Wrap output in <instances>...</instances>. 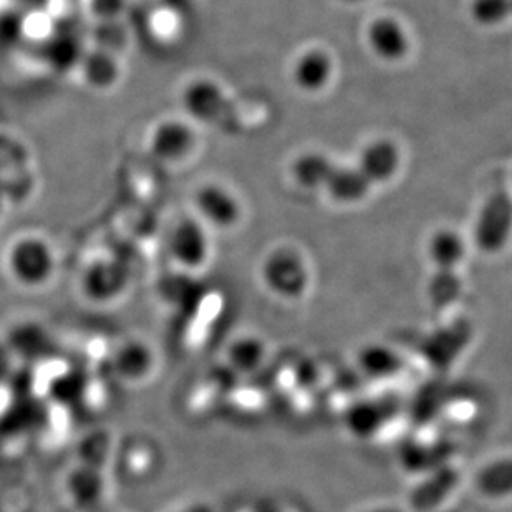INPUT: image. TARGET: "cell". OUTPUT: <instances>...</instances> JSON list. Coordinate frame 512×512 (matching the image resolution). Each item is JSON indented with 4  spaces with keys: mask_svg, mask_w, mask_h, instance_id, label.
Instances as JSON below:
<instances>
[{
    "mask_svg": "<svg viewBox=\"0 0 512 512\" xmlns=\"http://www.w3.org/2000/svg\"><path fill=\"white\" fill-rule=\"evenodd\" d=\"M5 271L20 289H45L54 282L58 256L49 237L39 232H25L10 242L5 252Z\"/></svg>",
    "mask_w": 512,
    "mask_h": 512,
    "instance_id": "6da1fadb",
    "label": "cell"
},
{
    "mask_svg": "<svg viewBox=\"0 0 512 512\" xmlns=\"http://www.w3.org/2000/svg\"><path fill=\"white\" fill-rule=\"evenodd\" d=\"M261 281L279 299L300 300L307 294L312 281L309 262L297 247H274L262 261Z\"/></svg>",
    "mask_w": 512,
    "mask_h": 512,
    "instance_id": "7a4b0ae2",
    "label": "cell"
},
{
    "mask_svg": "<svg viewBox=\"0 0 512 512\" xmlns=\"http://www.w3.org/2000/svg\"><path fill=\"white\" fill-rule=\"evenodd\" d=\"M198 148V128L188 116H163L148 133V150L161 165H186Z\"/></svg>",
    "mask_w": 512,
    "mask_h": 512,
    "instance_id": "3957f363",
    "label": "cell"
},
{
    "mask_svg": "<svg viewBox=\"0 0 512 512\" xmlns=\"http://www.w3.org/2000/svg\"><path fill=\"white\" fill-rule=\"evenodd\" d=\"M512 241V194L498 189L484 198L473 224V244L484 256H498Z\"/></svg>",
    "mask_w": 512,
    "mask_h": 512,
    "instance_id": "277c9868",
    "label": "cell"
},
{
    "mask_svg": "<svg viewBox=\"0 0 512 512\" xmlns=\"http://www.w3.org/2000/svg\"><path fill=\"white\" fill-rule=\"evenodd\" d=\"M166 251L174 266L184 272H198L208 266L213 254L211 229L194 214H186L173 226L166 237Z\"/></svg>",
    "mask_w": 512,
    "mask_h": 512,
    "instance_id": "5b68a950",
    "label": "cell"
},
{
    "mask_svg": "<svg viewBox=\"0 0 512 512\" xmlns=\"http://www.w3.org/2000/svg\"><path fill=\"white\" fill-rule=\"evenodd\" d=\"M193 214L211 231L228 232L241 224L244 216L241 199L228 184L206 181L193 194Z\"/></svg>",
    "mask_w": 512,
    "mask_h": 512,
    "instance_id": "8992f818",
    "label": "cell"
},
{
    "mask_svg": "<svg viewBox=\"0 0 512 512\" xmlns=\"http://www.w3.org/2000/svg\"><path fill=\"white\" fill-rule=\"evenodd\" d=\"M131 274L123 262L113 257H100L88 262L80 277L85 299L95 305H112L128 292Z\"/></svg>",
    "mask_w": 512,
    "mask_h": 512,
    "instance_id": "52a82bcc",
    "label": "cell"
},
{
    "mask_svg": "<svg viewBox=\"0 0 512 512\" xmlns=\"http://www.w3.org/2000/svg\"><path fill=\"white\" fill-rule=\"evenodd\" d=\"M365 44L373 57L387 65H397L410 57L413 49L410 30L395 15H377L365 29Z\"/></svg>",
    "mask_w": 512,
    "mask_h": 512,
    "instance_id": "ba28073f",
    "label": "cell"
},
{
    "mask_svg": "<svg viewBox=\"0 0 512 512\" xmlns=\"http://www.w3.org/2000/svg\"><path fill=\"white\" fill-rule=\"evenodd\" d=\"M112 372L118 382L128 387H140L153 378L158 368V353L143 339H126L113 350Z\"/></svg>",
    "mask_w": 512,
    "mask_h": 512,
    "instance_id": "9c48e42d",
    "label": "cell"
},
{
    "mask_svg": "<svg viewBox=\"0 0 512 512\" xmlns=\"http://www.w3.org/2000/svg\"><path fill=\"white\" fill-rule=\"evenodd\" d=\"M337 72L334 55L324 47H309L290 65V80L299 92L319 95L332 85Z\"/></svg>",
    "mask_w": 512,
    "mask_h": 512,
    "instance_id": "30bf717a",
    "label": "cell"
},
{
    "mask_svg": "<svg viewBox=\"0 0 512 512\" xmlns=\"http://www.w3.org/2000/svg\"><path fill=\"white\" fill-rule=\"evenodd\" d=\"M184 116L194 123L218 125L229 108V98L224 88L213 78H196L184 88Z\"/></svg>",
    "mask_w": 512,
    "mask_h": 512,
    "instance_id": "8fae6325",
    "label": "cell"
},
{
    "mask_svg": "<svg viewBox=\"0 0 512 512\" xmlns=\"http://www.w3.org/2000/svg\"><path fill=\"white\" fill-rule=\"evenodd\" d=\"M358 170L368 179V183L375 186H385L392 183L400 174L403 166V151L397 141L380 136L373 138L363 145L358 153Z\"/></svg>",
    "mask_w": 512,
    "mask_h": 512,
    "instance_id": "7c38bea8",
    "label": "cell"
},
{
    "mask_svg": "<svg viewBox=\"0 0 512 512\" xmlns=\"http://www.w3.org/2000/svg\"><path fill=\"white\" fill-rule=\"evenodd\" d=\"M459 471L451 464L433 469L425 479L416 484L410 493L411 508L418 512H431L441 508L455 493L459 484Z\"/></svg>",
    "mask_w": 512,
    "mask_h": 512,
    "instance_id": "4fadbf2b",
    "label": "cell"
},
{
    "mask_svg": "<svg viewBox=\"0 0 512 512\" xmlns=\"http://www.w3.org/2000/svg\"><path fill=\"white\" fill-rule=\"evenodd\" d=\"M468 251L466 237L448 226L435 229L426 241V256L435 271H461Z\"/></svg>",
    "mask_w": 512,
    "mask_h": 512,
    "instance_id": "5bb4252c",
    "label": "cell"
},
{
    "mask_svg": "<svg viewBox=\"0 0 512 512\" xmlns=\"http://www.w3.org/2000/svg\"><path fill=\"white\" fill-rule=\"evenodd\" d=\"M372 189V184L368 183L357 166L337 163L322 193L327 194L332 203L350 208L367 201Z\"/></svg>",
    "mask_w": 512,
    "mask_h": 512,
    "instance_id": "9a60e30c",
    "label": "cell"
},
{
    "mask_svg": "<svg viewBox=\"0 0 512 512\" xmlns=\"http://www.w3.org/2000/svg\"><path fill=\"white\" fill-rule=\"evenodd\" d=\"M469 339H471V329L466 322L446 325L428 337L423 345V355L435 367H446L455 362L456 358L464 352V348L468 347Z\"/></svg>",
    "mask_w": 512,
    "mask_h": 512,
    "instance_id": "2e32d148",
    "label": "cell"
},
{
    "mask_svg": "<svg viewBox=\"0 0 512 512\" xmlns=\"http://www.w3.org/2000/svg\"><path fill=\"white\" fill-rule=\"evenodd\" d=\"M335 166L337 163L324 151H304L290 163V178L305 191H324Z\"/></svg>",
    "mask_w": 512,
    "mask_h": 512,
    "instance_id": "e0dca14e",
    "label": "cell"
},
{
    "mask_svg": "<svg viewBox=\"0 0 512 512\" xmlns=\"http://www.w3.org/2000/svg\"><path fill=\"white\" fill-rule=\"evenodd\" d=\"M474 486L483 498L491 501L508 499L512 496V456L494 459L479 469Z\"/></svg>",
    "mask_w": 512,
    "mask_h": 512,
    "instance_id": "ac0fdd59",
    "label": "cell"
},
{
    "mask_svg": "<svg viewBox=\"0 0 512 512\" xmlns=\"http://www.w3.org/2000/svg\"><path fill=\"white\" fill-rule=\"evenodd\" d=\"M358 365L367 377L375 380H388V378L397 377L403 368V360L400 353L395 352L388 345L373 343L363 348L358 355Z\"/></svg>",
    "mask_w": 512,
    "mask_h": 512,
    "instance_id": "d6986e66",
    "label": "cell"
},
{
    "mask_svg": "<svg viewBox=\"0 0 512 512\" xmlns=\"http://www.w3.org/2000/svg\"><path fill=\"white\" fill-rule=\"evenodd\" d=\"M464 294V279L459 271H435L426 284V295L431 307L448 310L458 304Z\"/></svg>",
    "mask_w": 512,
    "mask_h": 512,
    "instance_id": "ffe728a7",
    "label": "cell"
},
{
    "mask_svg": "<svg viewBox=\"0 0 512 512\" xmlns=\"http://www.w3.org/2000/svg\"><path fill=\"white\" fill-rule=\"evenodd\" d=\"M266 358V343L254 335H244L228 348V367L239 375H251L261 368Z\"/></svg>",
    "mask_w": 512,
    "mask_h": 512,
    "instance_id": "44dd1931",
    "label": "cell"
},
{
    "mask_svg": "<svg viewBox=\"0 0 512 512\" xmlns=\"http://www.w3.org/2000/svg\"><path fill=\"white\" fill-rule=\"evenodd\" d=\"M468 17L481 29H498L512 19L511 0H469Z\"/></svg>",
    "mask_w": 512,
    "mask_h": 512,
    "instance_id": "7402d4cb",
    "label": "cell"
},
{
    "mask_svg": "<svg viewBox=\"0 0 512 512\" xmlns=\"http://www.w3.org/2000/svg\"><path fill=\"white\" fill-rule=\"evenodd\" d=\"M383 425V411L373 403L357 405L348 413L347 426L357 438H372Z\"/></svg>",
    "mask_w": 512,
    "mask_h": 512,
    "instance_id": "603a6c76",
    "label": "cell"
},
{
    "mask_svg": "<svg viewBox=\"0 0 512 512\" xmlns=\"http://www.w3.org/2000/svg\"><path fill=\"white\" fill-rule=\"evenodd\" d=\"M10 360H12V350L7 343L0 342V380L9 372Z\"/></svg>",
    "mask_w": 512,
    "mask_h": 512,
    "instance_id": "cb8c5ba5",
    "label": "cell"
},
{
    "mask_svg": "<svg viewBox=\"0 0 512 512\" xmlns=\"http://www.w3.org/2000/svg\"><path fill=\"white\" fill-rule=\"evenodd\" d=\"M178 512H214L213 508L209 506V504L204 503H196L191 504V506H188V508L179 509Z\"/></svg>",
    "mask_w": 512,
    "mask_h": 512,
    "instance_id": "d4e9b609",
    "label": "cell"
},
{
    "mask_svg": "<svg viewBox=\"0 0 512 512\" xmlns=\"http://www.w3.org/2000/svg\"><path fill=\"white\" fill-rule=\"evenodd\" d=\"M365 512H405L403 509L395 508V506H380V508L368 509Z\"/></svg>",
    "mask_w": 512,
    "mask_h": 512,
    "instance_id": "484cf974",
    "label": "cell"
},
{
    "mask_svg": "<svg viewBox=\"0 0 512 512\" xmlns=\"http://www.w3.org/2000/svg\"><path fill=\"white\" fill-rule=\"evenodd\" d=\"M339 2L340 4L350 5V7H353V5L367 4V2H370V0H339Z\"/></svg>",
    "mask_w": 512,
    "mask_h": 512,
    "instance_id": "4316f807",
    "label": "cell"
},
{
    "mask_svg": "<svg viewBox=\"0 0 512 512\" xmlns=\"http://www.w3.org/2000/svg\"><path fill=\"white\" fill-rule=\"evenodd\" d=\"M511 7H512V0H511Z\"/></svg>",
    "mask_w": 512,
    "mask_h": 512,
    "instance_id": "83f0119b",
    "label": "cell"
}]
</instances>
